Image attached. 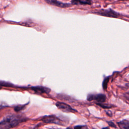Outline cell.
Masks as SVG:
<instances>
[{
  "instance_id": "9c48e42d",
  "label": "cell",
  "mask_w": 129,
  "mask_h": 129,
  "mask_svg": "<svg viewBox=\"0 0 129 129\" xmlns=\"http://www.w3.org/2000/svg\"><path fill=\"white\" fill-rule=\"evenodd\" d=\"M117 123L120 128H129V121L127 120H122Z\"/></svg>"
},
{
  "instance_id": "ba28073f",
  "label": "cell",
  "mask_w": 129,
  "mask_h": 129,
  "mask_svg": "<svg viewBox=\"0 0 129 129\" xmlns=\"http://www.w3.org/2000/svg\"><path fill=\"white\" fill-rule=\"evenodd\" d=\"M73 5H91L92 0H71Z\"/></svg>"
},
{
  "instance_id": "52a82bcc",
  "label": "cell",
  "mask_w": 129,
  "mask_h": 129,
  "mask_svg": "<svg viewBox=\"0 0 129 129\" xmlns=\"http://www.w3.org/2000/svg\"><path fill=\"white\" fill-rule=\"evenodd\" d=\"M30 89L33 90L35 92L41 94V93H48L51 90L49 88L44 86H35L30 88Z\"/></svg>"
},
{
  "instance_id": "d6986e66",
  "label": "cell",
  "mask_w": 129,
  "mask_h": 129,
  "mask_svg": "<svg viewBox=\"0 0 129 129\" xmlns=\"http://www.w3.org/2000/svg\"><path fill=\"white\" fill-rule=\"evenodd\" d=\"M1 88H2V87H1V86H0V89H1Z\"/></svg>"
},
{
  "instance_id": "2e32d148",
  "label": "cell",
  "mask_w": 129,
  "mask_h": 129,
  "mask_svg": "<svg viewBox=\"0 0 129 129\" xmlns=\"http://www.w3.org/2000/svg\"><path fill=\"white\" fill-rule=\"evenodd\" d=\"M85 127H86V126H76L75 127V128H82Z\"/></svg>"
},
{
  "instance_id": "8fae6325",
  "label": "cell",
  "mask_w": 129,
  "mask_h": 129,
  "mask_svg": "<svg viewBox=\"0 0 129 129\" xmlns=\"http://www.w3.org/2000/svg\"><path fill=\"white\" fill-rule=\"evenodd\" d=\"M109 79H110V76H107V77L104 78V79L103 81L102 87H103V89L104 91L106 90L107 87V84H108V83L109 82Z\"/></svg>"
},
{
  "instance_id": "6da1fadb",
  "label": "cell",
  "mask_w": 129,
  "mask_h": 129,
  "mask_svg": "<svg viewBox=\"0 0 129 129\" xmlns=\"http://www.w3.org/2000/svg\"><path fill=\"white\" fill-rule=\"evenodd\" d=\"M91 13L95 15L113 18H118L120 17L121 16V14L115 11L114 10L110 8L107 9H101Z\"/></svg>"
},
{
  "instance_id": "4fadbf2b",
  "label": "cell",
  "mask_w": 129,
  "mask_h": 129,
  "mask_svg": "<svg viewBox=\"0 0 129 129\" xmlns=\"http://www.w3.org/2000/svg\"><path fill=\"white\" fill-rule=\"evenodd\" d=\"M25 106V105H18V106H16L15 108H14V109L16 111H19L21 110H22Z\"/></svg>"
},
{
  "instance_id": "30bf717a",
  "label": "cell",
  "mask_w": 129,
  "mask_h": 129,
  "mask_svg": "<svg viewBox=\"0 0 129 129\" xmlns=\"http://www.w3.org/2000/svg\"><path fill=\"white\" fill-rule=\"evenodd\" d=\"M96 105L100 106L101 108H103V109H109L112 108V107H113L114 106L112 104H106V103H102V102H98L96 103Z\"/></svg>"
},
{
  "instance_id": "277c9868",
  "label": "cell",
  "mask_w": 129,
  "mask_h": 129,
  "mask_svg": "<svg viewBox=\"0 0 129 129\" xmlns=\"http://www.w3.org/2000/svg\"><path fill=\"white\" fill-rule=\"evenodd\" d=\"M56 106L59 109L62 111L63 112H75L77 111L76 110L73 109L69 105L66 104L64 103H63V102H57L56 103Z\"/></svg>"
},
{
  "instance_id": "5bb4252c",
  "label": "cell",
  "mask_w": 129,
  "mask_h": 129,
  "mask_svg": "<svg viewBox=\"0 0 129 129\" xmlns=\"http://www.w3.org/2000/svg\"><path fill=\"white\" fill-rule=\"evenodd\" d=\"M106 122L108 123L109 126H110L111 127H114V128H116L117 127L116 125L115 124V123L113 121H106Z\"/></svg>"
},
{
  "instance_id": "5b68a950",
  "label": "cell",
  "mask_w": 129,
  "mask_h": 129,
  "mask_svg": "<svg viewBox=\"0 0 129 129\" xmlns=\"http://www.w3.org/2000/svg\"><path fill=\"white\" fill-rule=\"evenodd\" d=\"M46 3L48 4L55 6L56 7L61 8H66L71 7L73 5L71 3H64L58 1L57 0H45Z\"/></svg>"
},
{
  "instance_id": "8992f818",
  "label": "cell",
  "mask_w": 129,
  "mask_h": 129,
  "mask_svg": "<svg viewBox=\"0 0 129 129\" xmlns=\"http://www.w3.org/2000/svg\"><path fill=\"white\" fill-rule=\"evenodd\" d=\"M42 121L45 123H55L61 124V120L57 117L54 115H48L44 116L42 119Z\"/></svg>"
},
{
  "instance_id": "7a4b0ae2",
  "label": "cell",
  "mask_w": 129,
  "mask_h": 129,
  "mask_svg": "<svg viewBox=\"0 0 129 129\" xmlns=\"http://www.w3.org/2000/svg\"><path fill=\"white\" fill-rule=\"evenodd\" d=\"M21 121L15 116L7 117L0 122V128H9L17 126Z\"/></svg>"
},
{
  "instance_id": "e0dca14e",
  "label": "cell",
  "mask_w": 129,
  "mask_h": 129,
  "mask_svg": "<svg viewBox=\"0 0 129 129\" xmlns=\"http://www.w3.org/2000/svg\"><path fill=\"white\" fill-rule=\"evenodd\" d=\"M118 1H127V0H118Z\"/></svg>"
},
{
  "instance_id": "9a60e30c",
  "label": "cell",
  "mask_w": 129,
  "mask_h": 129,
  "mask_svg": "<svg viewBox=\"0 0 129 129\" xmlns=\"http://www.w3.org/2000/svg\"><path fill=\"white\" fill-rule=\"evenodd\" d=\"M105 112H106V114L108 116H110V117L112 116V112H111V111H110V110H105Z\"/></svg>"
},
{
  "instance_id": "ac0fdd59",
  "label": "cell",
  "mask_w": 129,
  "mask_h": 129,
  "mask_svg": "<svg viewBox=\"0 0 129 129\" xmlns=\"http://www.w3.org/2000/svg\"><path fill=\"white\" fill-rule=\"evenodd\" d=\"M3 106H1V105H0V109H1V108H3Z\"/></svg>"
},
{
  "instance_id": "7c38bea8",
  "label": "cell",
  "mask_w": 129,
  "mask_h": 129,
  "mask_svg": "<svg viewBox=\"0 0 129 129\" xmlns=\"http://www.w3.org/2000/svg\"><path fill=\"white\" fill-rule=\"evenodd\" d=\"M0 85L3 86H6V87H14L13 84L8 82H4V81H0Z\"/></svg>"
},
{
  "instance_id": "3957f363",
  "label": "cell",
  "mask_w": 129,
  "mask_h": 129,
  "mask_svg": "<svg viewBox=\"0 0 129 129\" xmlns=\"http://www.w3.org/2000/svg\"><path fill=\"white\" fill-rule=\"evenodd\" d=\"M87 99L89 101L95 100L98 102L104 103L106 100V96L104 94H90L87 96Z\"/></svg>"
}]
</instances>
